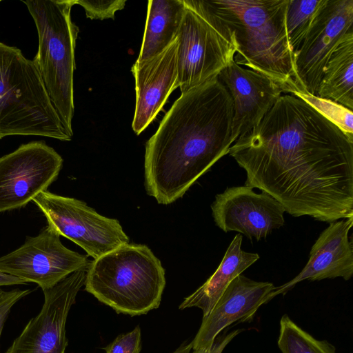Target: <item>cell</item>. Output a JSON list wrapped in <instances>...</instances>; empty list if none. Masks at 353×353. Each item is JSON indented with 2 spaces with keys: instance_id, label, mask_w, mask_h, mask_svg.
Segmentation results:
<instances>
[{
  "instance_id": "18",
  "label": "cell",
  "mask_w": 353,
  "mask_h": 353,
  "mask_svg": "<svg viewBox=\"0 0 353 353\" xmlns=\"http://www.w3.org/2000/svg\"><path fill=\"white\" fill-rule=\"evenodd\" d=\"M242 235L236 234L214 274L196 291L185 297L179 308L196 307L207 316L229 284L259 259L257 253L241 249Z\"/></svg>"
},
{
  "instance_id": "25",
  "label": "cell",
  "mask_w": 353,
  "mask_h": 353,
  "mask_svg": "<svg viewBox=\"0 0 353 353\" xmlns=\"http://www.w3.org/2000/svg\"><path fill=\"white\" fill-rule=\"evenodd\" d=\"M141 339V329L137 326L131 332L119 335L104 350L105 353H140Z\"/></svg>"
},
{
  "instance_id": "23",
  "label": "cell",
  "mask_w": 353,
  "mask_h": 353,
  "mask_svg": "<svg viewBox=\"0 0 353 353\" xmlns=\"http://www.w3.org/2000/svg\"><path fill=\"white\" fill-rule=\"evenodd\" d=\"M299 96L327 119L336 125L348 136L353 137L352 110L333 101L303 93H292Z\"/></svg>"
},
{
  "instance_id": "9",
  "label": "cell",
  "mask_w": 353,
  "mask_h": 353,
  "mask_svg": "<svg viewBox=\"0 0 353 353\" xmlns=\"http://www.w3.org/2000/svg\"><path fill=\"white\" fill-rule=\"evenodd\" d=\"M87 256L65 247L60 235L46 225L36 236H27L17 250L0 257V271L27 283L50 289L78 270H87Z\"/></svg>"
},
{
  "instance_id": "4",
  "label": "cell",
  "mask_w": 353,
  "mask_h": 353,
  "mask_svg": "<svg viewBox=\"0 0 353 353\" xmlns=\"http://www.w3.org/2000/svg\"><path fill=\"white\" fill-rule=\"evenodd\" d=\"M84 285L117 313L139 316L159 306L165 270L147 245L126 243L91 261Z\"/></svg>"
},
{
  "instance_id": "1",
  "label": "cell",
  "mask_w": 353,
  "mask_h": 353,
  "mask_svg": "<svg viewBox=\"0 0 353 353\" xmlns=\"http://www.w3.org/2000/svg\"><path fill=\"white\" fill-rule=\"evenodd\" d=\"M228 154L290 215L353 218V137L299 96L282 94Z\"/></svg>"
},
{
  "instance_id": "21",
  "label": "cell",
  "mask_w": 353,
  "mask_h": 353,
  "mask_svg": "<svg viewBox=\"0 0 353 353\" xmlns=\"http://www.w3.org/2000/svg\"><path fill=\"white\" fill-rule=\"evenodd\" d=\"M277 345L282 353H336L328 341H319L298 326L287 315L280 320Z\"/></svg>"
},
{
  "instance_id": "5",
  "label": "cell",
  "mask_w": 353,
  "mask_h": 353,
  "mask_svg": "<svg viewBox=\"0 0 353 353\" xmlns=\"http://www.w3.org/2000/svg\"><path fill=\"white\" fill-rule=\"evenodd\" d=\"M10 135L72 139L34 62L0 41V139Z\"/></svg>"
},
{
  "instance_id": "13",
  "label": "cell",
  "mask_w": 353,
  "mask_h": 353,
  "mask_svg": "<svg viewBox=\"0 0 353 353\" xmlns=\"http://www.w3.org/2000/svg\"><path fill=\"white\" fill-rule=\"evenodd\" d=\"M215 224L225 232L236 231L259 241L284 224L283 207L268 193L247 185L228 188L211 205Z\"/></svg>"
},
{
  "instance_id": "24",
  "label": "cell",
  "mask_w": 353,
  "mask_h": 353,
  "mask_svg": "<svg viewBox=\"0 0 353 353\" xmlns=\"http://www.w3.org/2000/svg\"><path fill=\"white\" fill-rule=\"evenodd\" d=\"M75 4L83 8L86 17L91 19H114L117 11L123 9L125 0L88 1L74 0Z\"/></svg>"
},
{
  "instance_id": "12",
  "label": "cell",
  "mask_w": 353,
  "mask_h": 353,
  "mask_svg": "<svg viewBox=\"0 0 353 353\" xmlns=\"http://www.w3.org/2000/svg\"><path fill=\"white\" fill-rule=\"evenodd\" d=\"M86 272L76 271L43 290L44 303L40 312L29 321L6 353H65L67 317L85 284Z\"/></svg>"
},
{
  "instance_id": "8",
  "label": "cell",
  "mask_w": 353,
  "mask_h": 353,
  "mask_svg": "<svg viewBox=\"0 0 353 353\" xmlns=\"http://www.w3.org/2000/svg\"><path fill=\"white\" fill-rule=\"evenodd\" d=\"M32 201L43 212L48 225L94 259L129 243L118 220L99 214L82 201L46 190Z\"/></svg>"
},
{
  "instance_id": "22",
  "label": "cell",
  "mask_w": 353,
  "mask_h": 353,
  "mask_svg": "<svg viewBox=\"0 0 353 353\" xmlns=\"http://www.w3.org/2000/svg\"><path fill=\"white\" fill-rule=\"evenodd\" d=\"M325 0H288L286 27L294 54L301 46Z\"/></svg>"
},
{
  "instance_id": "2",
  "label": "cell",
  "mask_w": 353,
  "mask_h": 353,
  "mask_svg": "<svg viewBox=\"0 0 353 353\" xmlns=\"http://www.w3.org/2000/svg\"><path fill=\"white\" fill-rule=\"evenodd\" d=\"M234 105L215 77L181 93L145 144V188L158 203L176 201L228 154Z\"/></svg>"
},
{
  "instance_id": "29",
  "label": "cell",
  "mask_w": 353,
  "mask_h": 353,
  "mask_svg": "<svg viewBox=\"0 0 353 353\" xmlns=\"http://www.w3.org/2000/svg\"><path fill=\"white\" fill-rule=\"evenodd\" d=\"M192 350V347L191 343L188 344L183 343L172 353H191Z\"/></svg>"
},
{
  "instance_id": "6",
  "label": "cell",
  "mask_w": 353,
  "mask_h": 353,
  "mask_svg": "<svg viewBox=\"0 0 353 353\" xmlns=\"http://www.w3.org/2000/svg\"><path fill=\"white\" fill-rule=\"evenodd\" d=\"M36 25L39 46L33 62L67 134L73 135L74 50L79 32L72 21L74 0L23 1Z\"/></svg>"
},
{
  "instance_id": "19",
  "label": "cell",
  "mask_w": 353,
  "mask_h": 353,
  "mask_svg": "<svg viewBox=\"0 0 353 353\" xmlns=\"http://www.w3.org/2000/svg\"><path fill=\"white\" fill-rule=\"evenodd\" d=\"M186 10L184 0H150L143 39L137 61L162 52L177 37Z\"/></svg>"
},
{
  "instance_id": "7",
  "label": "cell",
  "mask_w": 353,
  "mask_h": 353,
  "mask_svg": "<svg viewBox=\"0 0 353 353\" xmlns=\"http://www.w3.org/2000/svg\"><path fill=\"white\" fill-rule=\"evenodd\" d=\"M186 10L177 34V82L181 93L217 77L237 50L234 32L206 1L184 0Z\"/></svg>"
},
{
  "instance_id": "17",
  "label": "cell",
  "mask_w": 353,
  "mask_h": 353,
  "mask_svg": "<svg viewBox=\"0 0 353 353\" xmlns=\"http://www.w3.org/2000/svg\"><path fill=\"white\" fill-rule=\"evenodd\" d=\"M352 224L353 218L330 223L313 245L305 266L294 279L274 287L269 294V301L279 294H285L304 280L350 279L353 274V245L348 234Z\"/></svg>"
},
{
  "instance_id": "15",
  "label": "cell",
  "mask_w": 353,
  "mask_h": 353,
  "mask_svg": "<svg viewBox=\"0 0 353 353\" xmlns=\"http://www.w3.org/2000/svg\"><path fill=\"white\" fill-rule=\"evenodd\" d=\"M274 287L272 283L253 281L243 274L236 276L209 314L203 316L191 342L192 350L211 346L216 336L234 322L252 321L259 308L269 302Z\"/></svg>"
},
{
  "instance_id": "10",
  "label": "cell",
  "mask_w": 353,
  "mask_h": 353,
  "mask_svg": "<svg viewBox=\"0 0 353 353\" xmlns=\"http://www.w3.org/2000/svg\"><path fill=\"white\" fill-rule=\"evenodd\" d=\"M62 165L61 155L43 141L0 157V213L21 208L47 190Z\"/></svg>"
},
{
  "instance_id": "20",
  "label": "cell",
  "mask_w": 353,
  "mask_h": 353,
  "mask_svg": "<svg viewBox=\"0 0 353 353\" xmlns=\"http://www.w3.org/2000/svg\"><path fill=\"white\" fill-rule=\"evenodd\" d=\"M316 96L353 110V31L332 54Z\"/></svg>"
},
{
  "instance_id": "16",
  "label": "cell",
  "mask_w": 353,
  "mask_h": 353,
  "mask_svg": "<svg viewBox=\"0 0 353 353\" xmlns=\"http://www.w3.org/2000/svg\"><path fill=\"white\" fill-rule=\"evenodd\" d=\"M177 39L157 56L136 61L132 67L135 80L136 104L132 128L138 135L161 110L177 82Z\"/></svg>"
},
{
  "instance_id": "30",
  "label": "cell",
  "mask_w": 353,
  "mask_h": 353,
  "mask_svg": "<svg viewBox=\"0 0 353 353\" xmlns=\"http://www.w3.org/2000/svg\"><path fill=\"white\" fill-rule=\"evenodd\" d=\"M4 292H5L0 287V300H1V297L3 296Z\"/></svg>"
},
{
  "instance_id": "3",
  "label": "cell",
  "mask_w": 353,
  "mask_h": 353,
  "mask_svg": "<svg viewBox=\"0 0 353 353\" xmlns=\"http://www.w3.org/2000/svg\"><path fill=\"white\" fill-rule=\"evenodd\" d=\"M212 12L234 32V60L269 78L285 94L299 92L294 52L288 40V0L206 1Z\"/></svg>"
},
{
  "instance_id": "28",
  "label": "cell",
  "mask_w": 353,
  "mask_h": 353,
  "mask_svg": "<svg viewBox=\"0 0 353 353\" xmlns=\"http://www.w3.org/2000/svg\"><path fill=\"white\" fill-rule=\"evenodd\" d=\"M28 283L17 276L0 271V287L3 285H26Z\"/></svg>"
},
{
  "instance_id": "11",
  "label": "cell",
  "mask_w": 353,
  "mask_h": 353,
  "mask_svg": "<svg viewBox=\"0 0 353 353\" xmlns=\"http://www.w3.org/2000/svg\"><path fill=\"white\" fill-rule=\"evenodd\" d=\"M353 31V0H325L294 54L299 92L316 96L324 68L345 36Z\"/></svg>"
},
{
  "instance_id": "27",
  "label": "cell",
  "mask_w": 353,
  "mask_h": 353,
  "mask_svg": "<svg viewBox=\"0 0 353 353\" xmlns=\"http://www.w3.org/2000/svg\"><path fill=\"white\" fill-rule=\"evenodd\" d=\"M241 332L242 330L239 329L228 333L224 332L216 336L211 346L194 350L192 353H222L228 343Z\"/></svg>"
},
{
  "instance_id": "14",
  "label": "cell",
  "mask_w": 353,
  "mask_h": 353,
  "mask_svg": "<svg viewBox=\"0 0 353 353\" xmlns=\"http://www.w3.org/2000/svg\"><path fill=\"white\" fill-rule=\"evenodd\" d=\"M218 77L233 101L232 128L235 141L258 125L284 93L282 88L273 81L238 65L234 60Z\"/></svg>"
},
{
  "instance_id": "26",
  "label": "cell",
  "mask_w": 353,
  "mask_h": 353,
  "mask_svg": "<svg viewBox=\"0 0 353 353\" xmlns=\"http://www.w3.org/2000/svg\"><path fill=\"white\" fill-rule=\"evenodd\" d=\"M30 292H32V290L29 289H14L4 292L0 300V336L4 323L12 306L17 303L19 300L27 296Z\"/></svg>"
}]
</instances>
